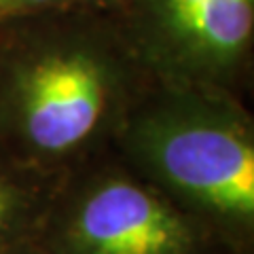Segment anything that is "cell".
<instances>
[{
	"label": "cell",
	"instance_id": "6da1fadb",
	"mask_svg": "<svg viewBox=\"0 0 254 254\" xmlns=\"http://www.w3.org/2000/svg\"><path fill=\"white\" fill-rule=\"evenodd\" d=\"M153 85L115 11L70 4L0 21V142L55 176L113 150Z\"/></svg>",
	"mask_w": 254,
	"mask_h": 254
},
{
	"label": "cell",
	"instance_id": "7a4b0ae2",
	"mask_svg": "<svg viewBox=\"0 0 254 254\" xmlns=\"http://www.w3.org/2000/svg\"><path fill=\"white\" fill-rule=\"evenodd\" d=\"M113 153L231 250H254V117L246 100L155 83Z\"/></svg>",
	"mask_w": 254,
	"mask_h": 254
},
{
	"label": "cell",
	"instance_id": "3957f363",
	"mask_svg": "<svg viewBox=\"0 0 254 254\" xmlns=\"http://www.w3.org/2000/svg\"><path fill=\"white\" fill-rule=\"evenodd\" d=\"M38 242L53 254H233L113 150L62 176Z\"/></svg>",
	"mask_w": 254,
	"mask_h": 254
},
{
	"label": "cell",
	"instance_id": "277c9868",
	"mask_svg": "<svg viewBox=\"0 0 254 254\" xmlns=\"http://www.w3.org/2000/svg\"><path fill=\"white\" fill-rule=\"evenodd\" d=\"M117 15L155 83L248 100L254 0H123Z\"/></svg>",
	"mask_w": 254,
	"mask_h": 254
},
{
	"label": "cell",
	"instance_id": "5b68a950",
	"mask_svg": "<svg viewBox=\"0 0 254 254\" xmlns=\"http://www.w3.org/2000/svg\"><path fill=\"white\" fill-rule=\"evenodd\" d=\"M60 182L0 142V254L38 242Z\"/></svg>",
	"mask_w": 254,
	"mask_h": 254
},
{
	"label": "cell",
	"instance_id": "8992f818",
	"mask_svg": "<svg viewBox=\"0 0 254 254\" xmlns=\"http://www.w3.org/2000/svg\"><path fill=\"white\" fill-rule=\"evenodd\" d=\"M70 4H76V0H0V21L64 9Z\"/></svg>",
	"mask_w": 254,
	"mask_h": 254
},
{
	"label": "cell",
	"instance_id": "52a82bcc",
	"mask_svg": "<svg viewBox=\"0 0 254 254\" xmlns=\"http://www.w3.org/2000/svg\"><path fill=\"white\" fill-rule=\"evenodd\" d=\"M123 0H76L81 6H91V9H102V11H119Z\"/></svg>",
	"mask_w": 254,
	"mask_h": 254
},
{
	"label": "cell",
	"instance_id": "ba28073f",
	"mask_svg": "<svg viewBox=\"0 0 254 254\" xmlns=\"http://www.w3.org/2000/svg\"><path fill=\"white\" fill-rule=\"evenodd\" d=\"M4 254H53V252L47 250L41 242H30V244H23L19 248H13Z\"/></svg>",
	"mask_w": 254,
	"mask_h": 254
},
{
	"label": "cell",
	"instance_id": "9c48e42d",
	"mask_svg": "<svg viewBox=\"0 0 254 254\" xmlns=\"http://www.w3.org/2000/svg\"><path fill=\"white\" fill-rule=\"evenodd\" d=\"M233 254H254V250H240V252H233Z\"/></svg>",
	"mask_w": 254,
	"mask_h": 254
}]
</instances>
